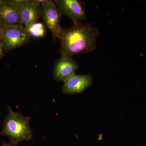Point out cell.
<instances>
[{
    "label": "cell",
    "instance_id": "cell-1",
    "mask_svg": "<svg viewBox=\"0 0 146 146\" xmlns=\"http://www.w3.org/2000/svg\"><path fill=\"white\" fill-rule=\"evenodd\" d=\"M100 34L98 29L88 23H80L62 29L58 37L61 57H72L94 50Z\"/></svg>",
    "mask_w": 146,
    "mask_h": 146
},
{
    "label": "cell",
    "instance_id": "cell-2",
    "mask_svg": "<svg viewBox=\"0 0 146 146\" xmlns=\"http://www.w3.org/2000/svg\"><path fill=\"white\" fill-rule=\"evenodd\" d=\"M8 115L5 119L3 130L0 134L8 136L14 145L31 140L33 133L30 127V118L14 112L8 107Z\"/></svg>",
    "mask_w": 146,
    "mask_h": 146
},
{
    "label": "cell",
    "instance_id": "cell-3",
    "mask_svg": "<svg viewBox=\"0 0 146 146\" xmlns=\"http://www.w3.org/2000/svg\"><path fill=\"white\" fill-rule=\"evenodd\" d=\"M31 37L23 27L5 28H3L0 37V44L5 51H10L26 44Z\"/></svg>",
    "mask_w": 146,
    "mask_h": 146
},
{
    "label": "cell",
    "instance_id": "cell-4",
    "mask_svg": "<svg viewBox=\"0 0 146 146\" xmlns=\"http://www.w3.org/2000/svg\"><path fill=\"white\" fill-rule=\"evenodd\" d=\"M41 5L45 25L51 32L53 39L55 40L62 31L60 20L63 13L52 1L46 0Z\"/></svg>",
    "mask_w": 146,
    "mask_h": 146
},
{
    "label": "cell",
    "instance_id": "cell-5",
    "mask_svg": "<svg viewBox=\"0 0 146 146\" xmlns=\"http://www.w3.org/2000/svg\"><path fill=\"white\" fill-rule=\"evenodd\" d=\"M54 2L64 13L72 21L74 25L86 21L84 3L79 0H55Z\"/></svg>",
    "mask_w": 146,
    "mask_h": 146
},
{
    "label": "cell",
    "instance_id": "cell-6",
    "mask_svg": "<svg viewBox=\"0 0 146 146\" xmlns=\"http://www.w3.org/2000/svg\"><path fill=\"white\" fill-rule=\"evenodd\" d=\"M0 25L3 28L23 27L18 6L12 1H2L0 4Z\"/></svg>",
    "mask_w": 146,
    "mask_h": 146
},
{
    "label": "cell",
    "instance_id": "cell-7",
    "mask_svg": "<svg viewBox=\"0 0 146 146\" xmlns=\"http://www.w3.org/2000/svg\"><path fill=\"white\" fill-rule=\"evenodd\" d=\"M62 93L64 94L80 93L92 86L93 78L91 75H73L63 82Z\"/></svg>",
    "mask_w": 146,
    "mask_h": 146
},
{
    "label": "cell",
    "instance_id": "cell-8",
    "mask_svg": "<svg viewBox=\"0 0 146 146\" xmlns=\"http://www.w3.org/2000/svg\"><path fill=\"white\" fill-rule=\"evenodd\" d=\"M77 63L72 57H61L57 60L54 69V78L64 82L73 75L78 69Z\"/></svg>",
    "mask_w": 146,
    "mask_h": 146
},
{
    "label": "cell",
    "instance_id": "cell-9",
    "mask_svg": "<svg viewBox=\"0 0 146 146\" xmlns=\"http://www.w3.org/2000/svg\"><path fill=\"white\" fill-rule=\"evenodd\" d=\"M19 8L21 19L27 30L37 23L42 14V5L33 1H28Z\"/></svg>",
    "mask_w": 146,
    "mask_h": 146
},
{
    "label": "cell",
    "instance_id": "cell-10",
    "mask_svg": "<svg viewBox=\"0 0 146 146\" xmlns=\"http://www.w3.org/2000/svg\"><path fill=\"white\" fill-rule=\"evenodd\" d=\"M31 36L39 38L44 36L45 29L44 25L41 23H35L27 30Z\"/></svg>",
    "mask_w": 146,
    "mask_h": 146
},
{
    "label": "cell",
    "instance_id": "cell-11",
    "mask_svg": "<svg viewBox=\"0 0 146 146\" xmlns=\"http://www.w3.org/2000/svg\"><path fill=\"white\" fill-rule=\"evenodd\" d=\"M5 55L3 52V47L0 44V58H2Z\"/></svg>",
    "mask_w": 146,
    "mask_h": 146
},
{
    "label": "cell",
    "instance_id": "cell-12",
    "mask_svg": "<svg viewBox=\"0 0 146 146\" xmlns=\"http://www.w3.org/2000/svg\"><path fill=\"white\" fill-rule=\"evenodd\" d=\"M3 29V28L0 25V37L2 33Z\"/></svg>",
    "mask_w": 146,
    "mask_h": 146
},
{
    "label": "cell",
    "instance_id": "cell-13",
    "mask_svg": "<svg viewBox=\"0 0 146 146\" xmlns=\"http://www.w3.org/2000/svg\"><path fill=\"white\" fill-rule=\"evenodd\" d=\"M1 146H16L15 145H13V144H12V145H10V144H4L3 145H2Z\"/></svg>",
    "mask_w": 146,
    "mask_h": 146
},
{
    "label": "cell",
    "instance_id": "cell-14",
    "mask_svg": "<svg viewBox=\"0 0 146 146\" xmlns=\"http://www.w3.org/2000/svg\"><path fill=\"white\" fill-rule=\"evenodd\" d=\"M2 1L1 0H0V4H1V2Z\"/></svg>",
    "mask_w": 146,
    "mask_h": 146
}]
</instances>
